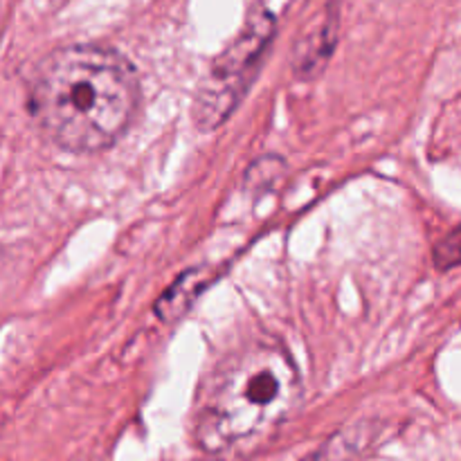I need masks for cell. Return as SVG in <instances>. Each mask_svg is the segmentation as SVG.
I'll use <instances>...</instances> for the list:
<instances>
[{
  "label": "cell",
  "mask_w": 461,
  "mask_h": 461,
  "mask_svg": "<svg viewBox=\"0 0 461 461\" xmlns=\"http://www.w3.org/2000/svg\"><path fill=\"white\" fill-rule=\"evenodd\" d=\"M203 275L198 270H192V273L185 275L183 279H178V284L167 291L165 297H160L156 306V313L160 315L162 320H174L178 315H183L185 311L192 306V300L196 297V293L201 291L203 286Z\"/></svg>",
  "instance_id": "277c9868"
},
{
  "label": "cell",
  "mask_w": 461,
  "mask_h": 461,
  "mask_svg": "<svg viewBox=\"0 0 461 461\" xmlns=\"http://www.w3.org/2000/svg\"><path fill=\"white\" fill-rule=\"evenodd\" d=\"M351 453H354V446L340 435L329 441L327 446H322L320 450H315L313 455H309L304 461H347Z\"/></svg>",
  "instance_id": "8992f818"
},
{
  "label": "cell",
  "mask_w": 461,
  "mask_h": 461,
  "mask_svg": "<svg viewBox=\"0 0 461 461\" xmlns=\"http://www.w3.org/2000/svg\"><path fill=\"white\" fill-rule=\"evenodd\" d=\"M275 36L273 14L259 12L232 45L212 63L194 97L192 117L201 131L223 124L250 90L270 41Z\"/></svg>",
  "instance_id": "3957f363"
},
{
  "label": "cell",
  "mask_w": 461,
  "mask_h": 461,
  "mask_svg": "<svg viewBox=\"0 0 461 461\" xmlns=\"http://www.w3.org/2000/svg\"><path fill=\"white\" fill-rule=\"evenodd\" d=\"M435 264L439 270L457 268L461 266V225L446 234L435 246Z\"/></svg>",
  "instance_id": "5b68a950"
},
{
  "label": "cell",
  "mask_w": 461,
  "mask_h": 461,
  "mask_svg": "<svg viewBox=\"0 0 461 461\" xmlns=\"http://www.w3.org/2000/svg\"><path fill=\"white\" fill-rule=\"evenodd\" d=\"M300 372L291 354L252 340L214 365L196 392L194 437L210 455H237L268 439L297 408Z\"/></svg>",
  "instance_id": "7a4b0ae2"
},
{
  "label": "cell",
  "mask_w": 461,
  "mask_h": 461,
  "mask_svg": "<svg viewBox=\"0 0 461 461\" xmlns=\"http://www.w3.org/2000/svg\"><path fill=\"white\" fill-rule=\"evenodd\" d=\"M140 97L129 59L106 45L77 43L41 59L27 86V111L59 149L97 153L129 131Z\"/></svg>",
  "instance_id": "6da1fadb"
}]
</instances>
